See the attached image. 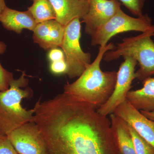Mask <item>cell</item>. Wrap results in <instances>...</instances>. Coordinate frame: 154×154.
<instances>
[{
    "label": "cell",
    "mask_w": 154,
    "mask_h": 154,
    "mask_svg": "<svg viewBox=\"0 0 154 154\" xmlns=\"http://www.w3.org/2000/svg\"><path fill=\"white\" fill-rule=\"evenodd\" d=\"M34 122L44 140L46 154H116L110 119L98 107L63 93L39 99Z\"/></svg>",
    "instance_id": "obj_1"
},
{
    "label": "cell",
    "mask_w": 154,
    "mask_h": 154,
    "mask_svg": "<svg viewBox=\"0 0 154 154\" xmlns=\"http://www.w3.org/2000/svg\"><path fill=\"white\" fill-rule=\"evenodd\" d=\"M112 42L100 46L97 56L85 70L72 83H67L63 93L73 99L99 107L105 104L113 93L117 72H104L100 64L105 53L113 49Z\"/></svg>",
    "instance_id": "obj_2"
},
{
    "label": "cell",
    "mask_w": 154,
    "mask_h": 154,
    "mask_svg": "<svg viewBox=\"0 0 154 154\" xmlns=\"http://www.w3.org/2000/svg\"><path fill=\"white\" fill-rule=\"evenodd\" d=\"M25 72L19 79L11 82L8 90L0 92V132L7 135L22 125L34 122V108L28 110L22 107L24 99H29L33 91L27 87L28 80Z\"/></svg>",
    "instance_id": "obj_3"
},
{
    "label": "cell",
    "mask_w": 154,
    "mask_h": 154,
    "mask_svg": "<svg viewBox=\"0 0 154 154\" xmlns=\"http://www.w3.org/2000/svg\"><path fill=\"white\" fill-rule=\"evenodd\" d=\"M154 36V32H148L123 38L114 49L105 53L103 59L109 62L125 56L133 58L139 65L136 79L143 82L154 75V42L151 38Z\"/></svg>",
    "instance_id": "obj_4"
},
{
    "label": "cell",
    "mask_w": 154,
    "mask_h": 154,
    "mask_svg": "<svg viewBox=\"0 0 154 154\" xmlns=\"http://www.w3.org/2000/svg\"><path fill=\"white\" fill-rule=\"evenodd\" d=\"M132 31L142 33L154 32V25L147 14L133 17L125 14L121 8L91 36V44L93 46L106 45L110 38L116 34Z\"/></svg>",
    "instance_id": "obj_5"
},
{
    "label": "cell",
    "mask_w": 154,
    "mask_h": 154,
    "mask_svg": "<svg viewBox=\"0 0 154 154\" xmlns=\"http://www.w3.org/2000/svg\"><path fill=\"white\" fill-rule=\"evenodd\" d=\"M81 26L80 19L76 18L65 26L61 48L65 54L66 74L71 79L79 77L91 63V54L85 52L80 46Z\"/></svg>",
    "instance_id": "obj_6"
},
{
    "label": "cell",
    "mask_w": 154,
    "mask_h": 154,
    "mask_svg": "<svg viewBox=\"0 0 154 154\" xmlns=\"http://www.w3.org/2000/svg\"><path fill=\"white\" fill-rule=\"evenodd\" d=\"M124 59L117 72V78L113 93L105 104L97 109V112L107 116L113 113L119 105L126 99L127 95L136 79L135 67L138 63L135 59L129 56L122 57Z\"/></svg>",
    "instance_id": "obj_7"
},
{
    "label": "cell",
    "mask_w": 154,
    "mask_h": 154,
    "mask_svg": "<svg viewBox=\"0 0 154 154\" xmlns=\"http://www.w3.org/2000/svg\"><path fill=\"white\" fill-rule=\"evenodd\" d=\"M7 135L19 154H46L44 140L34 122L22 125Z\"/></svg>",
    "instance_id": "obj_8"
},
{
    "label": "cell",
    "mask_w": 154,
    "mask_h": 154,
    "mask_svg": "<svg viewBox=\"0 0 154 154\" xmlns=\"http://www.w3.org/2000/svg\"><path fill=\"white\" fill-rule=\"evenodd\" d=\"M88 13L83 17L85 32L91 36L121 8L118 0H88Z\"/></svg>",
    "instance_id": "obj_9"
},
{
    "label": "cell",
    "mask_w": 154,
    "mask_h": 154,
    "mask_svg": "<svg viewBox=\"0 0 154 154\" xmlns=\"http://www.w3.org/2000/svg\"><path fill=\"white\" fill-rule=\"evenodd\" d=\"M113 113L133 128L154 148V121L142 114L127 99L116 107Z\"/></svg>",
    "instance_id": "obj_10"
},
{
    "label": "cell",
    "mask_w": 154,
    "mask_h": 154,
    "mask_svg": "<svg viewBox=\"0 0 154 154\" xmlns=\"http://www.w3.org/2000/svg\"><path fill=\"white\" fill-rule=\"evenodd\" d=\"M33 38L45 50L61 47L65 32V26L56 19L38 23L33 31Z\"/></svg>",
    "instance_id": "obj_11"
},
{
    "label": "cell",
    "mask_w": 154,
    "mask_h": 154,
    "mask_svg": "<svg viewBox=\"0 0 154 154\" xmlns=\"http://www.w3.org/2000/svg\"><path fill=\"white\" fill-rule=\"evenodd\" d=\"M55 11L56 20L66 26L76 18L82 19L88 13L89 4L84 0H49Z\"/></svg>",
    "instance_id": "obj_12"
},
{
    "label": "cell",
    "mask_w": 154,
    "mask_h": 154,
    "mask_svg": "<svg viewBox=\"0 0 154 154\" xmlns=\"http://www.w3.org/2000/svg\"><path fill=\"white\" fill-rule=\"evenodd\" d=\"M111 128L119 154H136L127 123L114 113L110 115Z\"/></svg>",
    "instance_id": "obj_13"
},
{
    "label": "cell",
    "mask_w": 154,
    "mask_h": 154,
    "mask_svg": "<svg viewBox=\"0 0 154 154\" xmlns=\"http://www.w3.org/2000/svg\"><path fill=\"white\" fill-rule=\"evenodd\" d=\"M7 30L21 34L24 29L33 31L37 23L29 11L22 12L7 7L1 21Z\"/></svg>",
    "instance_id": "obj_14"
},
{
    "label": "cell",
    "mask_w": 154,
    "mask_h": 154,
    "mask_svg": "<svg viewBox=\"0 0 154 154\" xmlns=\"http://www.w3.org/2000/svg\"><path fill=\"white\" fill-rule=\"evenodd\" d=\"M143 84L141 89L130 91L126 99L140 111H154V78L146 79Z\"/></svg>",
    "instance_id": "obj_15"
},
{
    "label": "cell",
    "mask_w": 154,
    "mask_h": 154,
    "mask_svg": "<svg viewBox=\"0 0 154 154\" xmlns=\"http://www.w3.org/2000/svg\"><path fill=\"white\" fill-rule=\"evenodd\" d=\"M33 4L28 10L37 24L56 19L54 9L49 0H33Z\"/></svg>",
    "instance_id": "obj_16"
},
{
    "label": "cell",
    "mask_w": 154,
    "mask_h": 154,
    "mask_svg": "<svg viewBox=\"0 0 154 154\" xmlns=\"http://www.w3.org/2000/svg\"><path fill=\"white\" fill-rule=\"evenodd\" d=\"M127 124L132 137L136 154H154L153 147L140 136L133 128Z\"/></svg>",
    "instance_id": "obj_17"
},
{
    "label": "cell",
    "mask_w": 154,
    "mask_h": 154,
    "mask_svg": "<svg viewBox=\"0 0 154 154\" xmlns=\"http://www.w3.org/2000/svg\"><path fill=\"white\" fill-rule=\"evenodd\" d=\"M137 17L143 16V9L146 0H118Z\"/></svg>",
    "instance_id": "obj_18"
},
{
    "label": "cell",
    "mask_w": 154,
    "mask_h": 154,
    "mask_svg": "<svg viewBox=\"0 0 154 154\" xmlns=\"http://www.w3.org/2000/svg\"><path fill=\"white\" fill-rule=\"evenodd\" d=\"M14 79L13 73L4 68L0 63V92L8 90Z\"/></svg>",
    "instance_id": "obj_19"
},
{
    "label": "cell",
    "mask_w": 154,
    "mask_h": 154,
    "mask_svg": "<svg viewBox=\"0 0 154 154\" xmlns=\"http://www.w3.org/2000/svg\"><path fill=\"white\" fill-rule=\"evenodd\" d=\"M0 154H19L14 148L7 135L0 132Z\"/></svg>",
    "instance_id": "obj_20"
},
{
    "label": "cell",
    "mask_w": 154,
    "mask_h": 154,
    "mask_svg": "<svg viewBox=\"0 0 154 154\" xmlns=\"http://www.w3.org/2000/svg\"><path fill=\"white\" fill-rule=\"evenodd\" d=\"M51 71L56 75L66 73L67 71V65L65 60L51 62L50 66Z\"/></svg>",
    "instance_id": "obj_21"
},
{
    "label": "cell",
    "mask_w": 154,
    "mask_h": 154,
    "mask_svg": "<svg viewBox=\"0 0 154 154\" xmlns=\"http://www.w3.org/2000/svg\"><path fill=\"white\" fill-rule=\"evenodd\" d=\"M48 57L51 63L65 60L63 51L57 48L51 49L48 53Z\"/></svg>",
    "instance_id": "obj_22"
},
{
    "label": "cell",
    "mask_w": 154,
    "mask_h": 154,
    "mask_svg": "<svg viewBox=\"0 0 154 154\" xmlns=\"http://www.w3.org/2000/svg\"><path fill=\"white\" fill-rule=\"evenodd\" d=\"M140 112L146 117L154 121V111H146L140 110Z\"/></svg>",
    "instance_id": "obj_23"
},
{
    "label": "cell",
    "mask_w": 154,
    "mask_h": 154,
    "mask_svg": "<svg viewBox=\"0 0 154 154\" xmlns=\"http://www.w3.org/2000/svg\"><path fill=\"white\" fill-rule=\"evenodd\" d=\"M7 8L5 0H0V21Z\"/></svg>",
    "instance_id": "obj_24"
},
{
    "label": "cell",
    "mask_w": 154,
    "mask_h": 154,
    "mask_svg": "<svg viewBox=\"0 0 154 154\" xmlns=\"http://www.w3.org/2000/svg\"><path fill=\"white\" fill-rule=\"evenodd\" d=\"M7 45L2 41H0V54H3L7 49Z\"/></svg>",
    "instance_id": "obj_25"
},
{
    "label": "cell",
    "mask_w": 154,
    "mask_h": 154,
    "mask_svg": "<svg viewBox=\"0 0 154 154\" xmlns=\"http://www.w3.org/2000/svg\"><path fill=\"white\" fill-rule=\"evenodd\" d=\"M84 1H88V0H84Z\"/></svg>",
    "instance_id": "obj_26"
},
{
    "label": "cell",
    "mask_w": 154,
    "mask_h": 154,
    "mask_svg": "<svg viewBox=\"0 0 154 154\" xmlns=\"http://www.w3.org/2000/svg\"><path fill=\"white\" fill-rule=\"evenodd\" d=\"M30 1H33V0H30Z\"/></svg>",
    "instance_id": "obj_27"
}]
</instances>
